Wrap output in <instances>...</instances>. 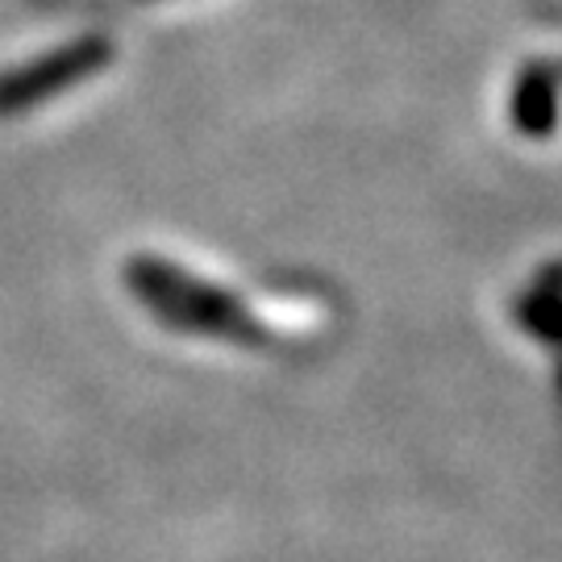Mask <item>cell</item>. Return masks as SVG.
<instances>
[{
	"label": "cell",
	"mask_w": 562,
	"mask_h": 562,
	"mask_svg": "<svg viewBox=\"0 0 562 562\" xmlns=\"http://www.w3.org/2000/svg\"><path fill=\"white\" fill-rule=\"evenodd\" d=\"M109 59H113V42L101 34H88V38L67 42L59 50H46L34 63H21L13 71H4L0 76V117H21L67 88L101 76Z\"/></svg>",
	"instance_id": "7a4b0ae2"
},
{
	"label": "cell",
	"mask_w": 562,
	"mask_h": 562,
	"mask_svg": "<svg viewBox=\"0 0 562 562\" xmlns=\"http://www.w3.org/2000/svg\"><path fill=\"white\" fill-rule=\"evenodd\" d=\"M125 283L138 292V301L159 322L176 325V329L250 346V350L267 346V329L250 317V308L234 292H225V288L201 280V276H188L176 262L138 255V259L125 262Z\"/></svg>",
	"instance_id": "6da1fadb"
},
{
	"label": "cell",
	"mask_w": 562,
	"mask_h": 562,
	"mask_svg": "<svg viewBox=\"0 0 562 562\" xmlns=\"http://www.w3.org/2000/svg\"><path fill=\"white\" fill-rule=\"evenodd\" d=\"M559 117V71L550 63H538L521 71V80L513 88V121L529 138H546Z\"/></svg>",
	"instance_id": "3957f363"
},
{
	"label": "cell",
	"mask_w": 562,
	"mask_h": 562,
	"mask_svg": "<svg viewBox=\"0 0 562 562\" xmlns=\"http://www.w3.org/2000/svg\"><path fill=\"white\" fill-rule=\"evenodd\" d=\"M554 313H559V262H546V271L525 288L517 301V322L542 341H554Z\"/></svg>",
	"instance_id": "277c9868"
}]
</instances>
